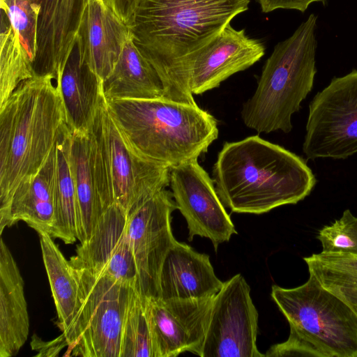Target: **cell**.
<instances>
[{"label": "cell", "instance_id": "obj_9", "mask_svg": "<svg viewBox=\"0 0 357 357\" xmlns=\"http://www.w3.org/2000/svg\"><path fill=\"white\" fill-rule=\"evenodd\" d=\"M76 268L81 307L64 356L120 357L123 326L133 287L101 272Z\"/></svg>", "mask_w": 357, "mask_h": 357}, {"label": "cell", "instance_id": "obj_11", "mask_svg": "<svg viewBox=\"0 0 357 357\" xmlns=\"http://www.w3.org/2000/svg\"><path fill=\"white\" fill-rule=\"evenodd\" d=\"M258 312L250 288L238 273L214 296L208 326L198 356L263 357L257 347Z\"/></svg>", "mask_w": 357, "mask_h": 357}, {"label": "cell", "instance_id": "obj_20", "mask_svg": "<svg viewBox=\"0 0 357 357\" xmlns=\"http://www.w3.org/2000/svg\"><path fill=\"white\" fill-rule=\"evenodd\" d=\"M29 319L24 280L11 252L0 242V357L15 356L27 340Z\"/></svg>", "mask_w": 357, "mask_h": 357}, {"label": "cell", "instance_id": "obj_25", "mask_svg": "<svg viewBox=\"0 0 357 357\" xmlns=\"http://www.w3.org/2000/svg\"><path fill=\"white\" fill-rule=\"evenodd\" d=\"M71 131L66 123L56 142L54 222L50 236L72 244L77 239L78 204L70 160Z\"/></svg>", "mask_w": 357, "mask_h": 357}, {"label": "cell", "instance_id": "obj_22", "mask_svg": "<svg viewBox=\"0 0 357 357\" xmlns=\"http://www.w3.org/2000/svg\"><path fill=\"white\" fill-rule=\"evenodd\" d=\"M107 100L163 98L164 86L155 68L130 38L109 75L102 83Z\"/></svg>", "mask_w": 357, "mask_h": 357}, {"label": "cell", "instance_id": "obj_23", "mask_svg": "<svg viewBox=\"0 0 357 357\" xmlns=\"http://www.w3.org/2000/svg\"><path fill=\"white\" fill-rule=\"evenodd\" d=\"M39 236L43 263L57 311V324L67 342L81 307L79 273L50 235L44 233Z\"/></svg>", "mask_w": 357, "mask_h": 357}, {"label": "cell", "instance_id": "obj_19", "mask_svg": "<svg viewBox=\"0 0 357 357\" xmlns=\"http://www.w3.org/2000/svg\"><path fill=\"white\" fill-rule=\"evenodd\" d=\"M56 82L68 128L71 131H88L103 95L102 81L82 61L77 38Z\"/></svg>", "mask_w": 357, "mask_h": 357}, {"label": "cell", "instance_id": "obj_5", "mask_svg": "<svg viewBox=\"0 0 357 357\" xmlns=\"http://www.w3.org/2000/svg\"><path fill=\"white\" fill-rule=\"evenodd\" d=\"M271 296L290 333L265 356L357 357V316L313 275L294 288L274 284Z\"/></svg>", "mask_w": 357, "mask_h": 357}, {"label": "cell", "instance_id": "obj_6", "mask_svg": "<svg viewBox=\"0 0 357 357\" xmlns=\"http://www.w3.org/2000/svg\"><path fill=\"white\" fill-rule=\"evenodd\" d=\"M317 20L311 13L290 37L274 47L254 94L242 107L241 119L248 128L258 133L291 131L292 115L314 85Z\"/></svg>", "mask_w": 357, "mask_h": 357}, {"label": "cell", "instance_id": "obj_7", "mask_svg": "<svg viewBox=\"0 0 357 357\" xmlns=\"http://www.w3.org/2000/svg\"><path fill=\"white\" fill-rule=\"evenodd\" d=\"M88 134L105 210L117 203L128 215L169 185L170 169L135 149L112 116L104 95Z\"/></svg>", "mask_w": 357, "mask_h": 357}, {"label": "cell", "instance_id": "obj_27", "mask_svg": "<svg viewBox=\"0 0 357 357\" xmlns=\"http://www.w3.org/2000/svg\"><path fill=\"white\" fill-rule=\"evenodd\" d=\"M33 64L7 14L1 9L0 107L22 82L34 76Z\"/></svg>", "mask_w": 357, "mask_h": 357}, {"label": "cell", "instance_id": "obj_14", "mask_svg": "<svg viewBox=\"0 0 357 357\" xmlns=\"http://www.w3.org/2000/svg\"><path fill=\"white\" fill-rule=\"evenodd\" d=\"M213 297L146 298V312L155 357L197 355L204 342Z\"/></svg>", "mask_w": 357, "mask_h": 357}, {"label": "cell", "instance_id": "obj_31", "mask_svg": "<svg viewBox=\"0 0 357 357\" xmlns=\"http://www.w3.org/2000/svg\"><path fill=\"white\" fill-rule=\"evenodd\" d=\"M39 10L37 47L43 40L51 23L57 0H29Z\"/></svg>", "mask_w": 357, "mask_h": 357}, {"label": "cell", "instance_id": "obj_2", "mask_svg": "<svg viewBox=\"0 0 357 357\" xmlns=\"http://www.w3.org/2000/svg\"><path fill=\"white\" fill-rule=\"evenodd\" d=\"M51 76L22 82L0 107V211L14 191L41 169L66 124Z\"/></svg>", "mask_w": 357, "mask_h": 357}, {"label": "cell", "instance_id": "obj_17", "mask_svg": "<svg viewBox=\"0 0 357 357\" xmlns=\"http://www.w3.org/2000/svg\"><path fill=\"white\" fill-rule=\"evenodd\" d=\"M210 257L177 241L168 250L160 271L159 298L190 299L214 296L222 288Z\"/></svg>", "mask_w": 357, "mask_h": 357}, {"label": "cell", "instance_id": "obj_30", "mask_svg": "<svg viewBox=\"0 0 357 357\" xmlns=\"http://www.w3.org/2000/svg\"><path fill=\"white\" fill-rule=\"evenodd\" d=\"M322 252H344L357 255V217L349 209L330 225L318 232Z\"/></svg>", "mask_w": 357, "mask_h": 357}, {"label": "cell", "instance_id": "obj_28", "mask_svg": "<svg viewBox=\"0 0 357 357\" xmlns=\"http://www.w3.org/2000/svg\"><path fill=\"white\" fill-rule=\"evenodd\" d=\"M146 300L132 288L123 326L120 357H155Z\"/></svg>", "mask_w": 357, "mask_h": 357}, {"label": "cell", "instance_id": "obj_10", "mask_svg": "<svg viewBox=\"0 0 357 357\" xmlns=\"http://www.w3.org/2000/svg\"><path fill=\"white\" fill-rule=\"evenodd\" d=\"M303 151L307 160L357 153V70L333 77L309 104Z\"/></svg>", "mask_w": 357, "mask_h": 357}, {"label": "cell", "instance_id": "obj_26", "mask_svg": "<svg viewBox=\"0 0 357 357\" xmlns=\"http://www.w3.org/2000/svg\"><path fill=\"white\" fill-rule=\"evenodd\" d=\"M309 274L357 316V255L322 252L305 257Z\"/></svg>", "mask_w": 357, "mask_h": 357}, {"label": "cell", "instance_id": "obj_4", "mask_svg": "<svg viewBox=\"0 0 357 357\" xmlns=\"http://www.w3.org/2000/svg\"><path fill=\"white\" fill-rule=\"evenodd\" d=\"M107 103L135 149L169 169L198 159L218 136L217 120L197 104L165 98L116 99Z\"/></svg>", "mask_w": 357, "mask_h": 357}, {"label": "cell", "instance_id": "obj_21", "mask_svg": "<svg viewBox=\"0 0 357 357\" xmlns=\"http://www.w3.org/2000/svg\"><path fill=\"white\" fill-rule=\"evenodd\" d=\"M93 0H57L47 32L37 47L34 76L56 79L63 69L77 39L87 5Z\"/></svg>", "mask_w": 357, "mask_h": 357}, {"label": "cell", "instance_id": "obj_18", "mask_svg": "<svg viewBox=\"0 0 357 357\" xmlns=\"http://www.w3.org/2000/svg\"><path fill=\"white\" fill-rule=\"evenodd\" d=\"M56 166L55 145L39 172L20 184L6 206L0 211L1 234L6 227L24 221L38 234L50 235L54 222Z\"/></svg>", "mask_w": 357, "mask_h": 357}, {"label": "cell", "instance_id": "obj_29", "mask_svg": "<svg viewBox=\"0 0 357 357\" xmlns=\"http://www.w3.org/2000/svg\"><path fill=\"white\" fill-rule=\"evenodd\" d=\"M0 7L7 14L22 47L33 63L37 50L38 8L29 0H0Z\"/></svg>", "mask_w": 357, "mask_h": 357}, {"label": "cell", "instance_id": "obj_24", "mask_svg": "<svg viewBox=\"0 0 357 357\" xmlns=\"http://www.w3.org/2000/svg\"><path fill=\"white\" fill-rule=\"evenodd\" d=\"M70 160L77 197V240L82 243L91 237L105 211L95 176L88 131H71Z\"/></svg>", "mask_w": 357, "mask_h": 357}, {"label": "cell", "instance_id": "obj_33", "mask_svg": "<svg viewBox=\"0 0 357 357\" xmlns=\"http://www.w3.org/2000/svg\"><path fill=\"white\" fill-rule=\"evenodd\" d=\"M125 24H128L139 0H102Z\"/></svg>", "mask_w": 357, "mask_h": 357}, {"label": "cell", "instance_id": "obj_13", "mask_svg": "<svg viewBox=\"0 0 357 357\" xmlns=\"http://www.w3.org/2000/svg\"><path fill=\"white\" fill-rule=\"evenodd\" d=\"M169 181L177 209L187 222L189 241L195 236L207 238L216 251L237 234L213 178L197 159L171 168Z\"/></svg>", "mask_w": 357, "mask_h": 357}, {"label": "cell", "instance_id": "obj_3", "mask_svg": "<svg viewBox=\"0 0 357 357\" xmlns=\"http://www.w3.org/2000/svg\"><path fill=\"white\" fill-rule=\"evenodd\" d=\"M250 0H139L128 27L162 82L181 58L208 43Z\"/></svg>", "mask_w": 357, "mask_h": 357}, {"label": "cell", "instance_id": "obj_15", "mask_svg": "<svg viewBox=\"0 0 357 357\" xmlns=\"http://www.w3.org/2000/svg\"><path fill=\"white\" fill-rule=\"evenodd\" d=\"M128 213L117 203L102 213L91 237L70 258L75 268L105 273L137 289L138 273L127 231Z\"/></svg>", "mask_w": 357, "mask_h": 357}, {"label": "cell", "instance_id": "obj_8", "mask_svg": "<svg viewBox=\"0 0 357 357\" xmlns=\"http://www.w3.org/2000/svg\"><path fill=\"white\" fill-rule=\"evenodd\" d=\"M264 53L262 42L229 24L208 43L172 66L162 81L163 98L197 104L193 95L218 87L230 76L257 63Z\"/></svg>", "mask_w": 357, "mask_h": 357}, {"label": "cell", "instance_id": "obj_1", "mask_svg": "<svg viewBox=\"0 0 357 357\" xmlns=\"http://www.w3.org/2000/svg\"><path fill=\"white\" fill-rule=\"evenodd\" d=\"M213 180L225 207L252 214L296 204L317 183L306 160L259 135L225 142L213 165Z\"/></svg>", "mask_w": 357, "mask_h": 357}, {"label": "cell", "instance_id": "obj_12", "mask_svg": "<svg viewBox=\"0 0 357 357\" xmlns=\"http://www.w3.org/2000/svg\"><path fill=\"white\" fill-rule=\"evenodd\" d=\"M176 209L172 192L165 188L128 215L127 231L138 273L136 291L143 298H159L162 263L176 241L171 225Z\"/></svg>", "mask_w": 357, "mask_h": 357}, {"label": "cell", "instance_id": "obj_16", "mask_svg": "<svg viewBox=\"0 0 357 357\" xmlns=\"http://www.w3.org/2000/svg\"><path fill=\"white\" fill-rule=\"evenodd\" d=\"M77 38L82 61L103 81L114 68L130 35L128 25L102 0H93L84 10Z\"/></svg>", "mask_w": 357, "mask_h": 357}, {"label": "cell", "instance_id": "obj_32", "mask_svg": "<svg viewBox=\"0 0 357 357\" xmlns=\"http://www.w3.org/2000/svg\"><path fill=\"white\" fill-rule=\"evenodd\" d=\"M263 13H267L277 9H292L304 13L314 2L325 3L326 0H256Z\"/></svg>", "mask_w": 357, "mask_h": 357}]
</instances>
